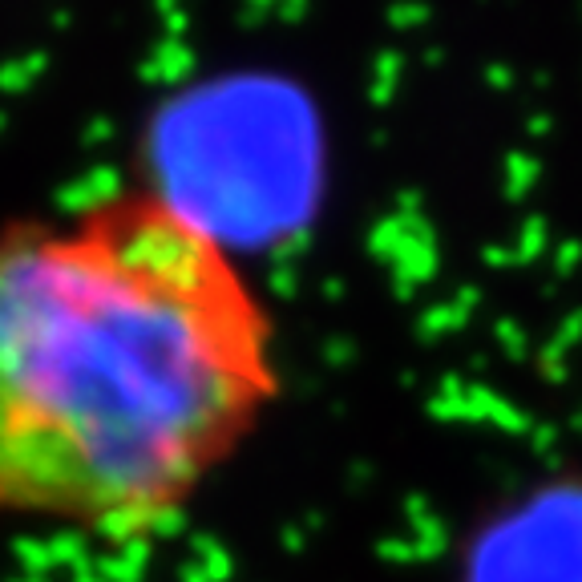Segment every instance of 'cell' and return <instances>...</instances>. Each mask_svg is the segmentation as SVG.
Instances as JSON below:
<instances>
[{"mask_svg":"<svg viewBox=\"0 0 582 582\" xmlns=\"http://www.w3.org/2000/svg\"><path fill=\"white\" fill-rule=\"evenodd\" d=\"M279 393L275 316L186 203L134 186L0 231V518L154 538Z\"/></svg>","mask_w":582,"mask_h":582,"instance_id":"obj_1","label":"cell"}]
</instances>
